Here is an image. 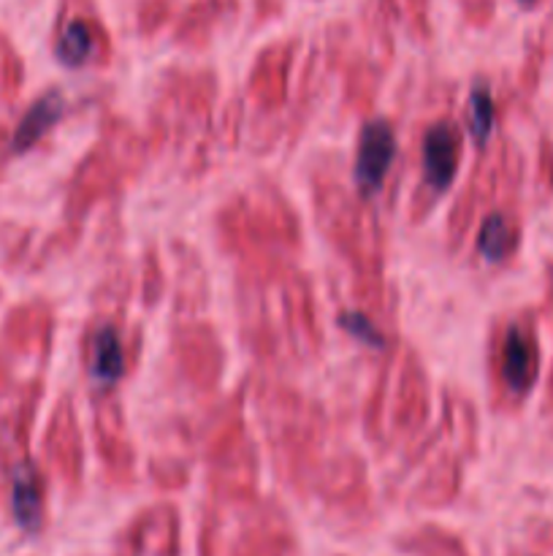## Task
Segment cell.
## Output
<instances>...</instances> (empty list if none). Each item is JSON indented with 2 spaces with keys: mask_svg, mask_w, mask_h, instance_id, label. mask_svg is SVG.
<instances>
[{
  "mask_svg": "<svg viewBox=\"0 0 553 556\" xmlns=\"http://www.w3.org/2000/svg\"><path fill=\"white\" fill-rule=\"evenodd\" d=\"M520 3H537V0H520Z\"/></svg>",
  "mask_w": 553,
  "mask_h": 556,
  "instance_id": "37",
  "label": "cell"
},
{
  "mask_svg": "<svg viewBox=\"0 0 553 556\" xmlns=\"http://www.w3.org/2000/svg\"><path fill=\"white\" fill-rule=\"evenodd\" d=\"M236 293L242 340L260 364H301L318 356L323 345L318 302L296 266L239 269Z\"/></svg>",
  "mask_w": 553,
  "mask_h": 556,
  "instance_id": "1",
  "label": "cell"
},
{
  "mask_svg": "<svg viewBox=\"0 0 553 556\" xmlns=\"http://www.w3.org/2000/svg\"><path fill=\"white\" fill-rule=\"evenodd\" d=\"M529 535L531 543H535L542 554L553 556V521H537V525L531 527Z\"/></svg>",
  "mask_w": 553,
  "mask_h": 556,
  "instance_id": "35",
  "label": "cell"
},
{
  "mask_svg": "<svg viewBox=\"0 0 553 556\" xmlns=\"http://www.w3.org/2000/svg\"><path fill=\"white\" fill-rule=\"evenodd\" d=\"M146 163V141L128 119L108 114L101 123V136L81 161L74 182H70L68 210L79 217L101 201L123 193L141 174Z\"/></svg>",
  "mask_w": 553,
  "mask_h": 556,
  "instance_id": "9",
  "label": "cell"
},
{
  "mask_svg": "<svg viewBox=\"0 0 553 556\" xmlns=\"http://www.w3.org/2000/svg\"><path fill=\"white\" fill-rule=\"evenodd\" d=\"M466 117H470V134L475 139L477 150H486L493 125H497V103H493V92L486 85L472 87Z\"/></svg>",
  "mask_w": 553,
  "mask_h": 556,
  "instance_id": "29",
  "label": "cell"
},
{
  "mask_svg": "<svg viewBox=\"0 0 553 556\" xmlns=\"http://www.w3.org/2000/svg\"><path fill=\"white\" fill-rule=\"evenodd\" d=\"M163 291H166V275H163L160 255L155 248H150V253H144V271H141V299L146 307H155Z\"/></svg>",
  "mask_w": 553,
  "mask_h": 556,
  "instance_id": "31",
  "label": "cell"
},
{
  "mask_svg": "<svg viewBox=\"0 0 553 556\" xmlns=\"http://www.w3.org/2000/svg\"><path fill=\"white\" fill-rule=\"evenodd\" d=\"M339 326H345L350 334H356L358 340L369 342L372 348H385V351H388V348L394 345V342L385 340V334L380 331V326L372 324L366 313H342L339 315Z\"/></svg>",
  "mask_w": 553,
  "mask_h": 556,
  "instance_id": "32",
  "label": "cell"
},
{
  "mask_svg": "<svg viewBox=\"0 0 553 556\" xmlns=\"http://www.w3.org/2000/svg\"><path fill=\"white\" fill-rule=\"evenodd\" d=\"M215 101V71H171L163 79L155 103H152V150L184 152V147H190V168L198 172L206 161V141L211 136Z\"/></svg>",
  "mask_w": 553,
  "mask_h": 556,
  "instance_id": "7",
  "label": "cell"
},
{
  "mask_svg": "<svg viewBox=\"0 0 553 556\" xmlns=\"http://www.w3.org/2000/svg\"><path fill=\"white\" fill-rule=\"evenodd\" d=\"M296 38L269 43L260 49L253 68L247 76V98L263 114H274L285 106L287 92H291V71L296 60Z\"/></svg>",
  "mask_w": 553,
  "mask_h": 556,
  "instance_id": "19",
  "label": "cell"
},
{
  "mask_svg": "<svg viewBox=\"0 0 553 556\" xmlns=\"http://www.w3.org/2000/svg\"><path fill=\"white\" fill-rule=\"evenodd\" d=\"M491 402L502 410H518L540 378V337L531 313L502 320L491 334Z\"/></svg>",
  "mask_w": 553,
  "mask_h": 556,
  "instance_id": "10",
  "label": "cell"
},
{
  "mask_svg": "<svg viewBox=\"0 0 553 556\" xmlns=\"http://www.w3.org/2000/svg\"><path fill=\"white\" fill-rule=\"evenodd\" d=\"M228 556H296V532L285 510L274 503L258 505Z\"/></svg>",
  "mask_w": 553,
  "mask_h": 556,
  "instance_id": "20",
  "label": "cell"
},
{
  "mask_svg": "<svg viewBox=\"0 0 553 556\" xmlns=\"http://www.w3.org/2000/svg\"><path fill=\"white\" fill-rule=\"evenodd\" d=\"M520 248V220L513 215V204L497 206L488 212L477 231L475 250L486 264H507Z\"/></svg>",
  "mask_w": 553,
  "mask_h": 556,
  "instance_id": "21",
  "label": "cell"
},
{
  "mask_svg": "<svg viewBox=\"0 0 553 556\" xmlns=\"http://www.w3.org/2000/svg\"><path fill=\"white\" fill-rule=\"evenodd\" d=\"M114 52L112 36L92 0H65L54 36V54L68 68L108 65Z\"/></svg>",
  "mask_w": 553,
  "mask_h": 556,
  "instance_id": "14",
  "label": "cell"
},
{
  "mask_svg": "<svg viewBox=\"0 0 553 556\" xmlns=\"http://www.w3.org/2000/svg\"><path fill=\"white\" fill-rule=\"evenodd\" d=\"M204 456L217 505L253 508L258 503V451L244 421V391H236L215 410L204 438Z\"/></svg>",
  "mask_w": 553,
  "mask_h": 556,
  "instance_id": "8",
  "label": "cell"
},
{
  "mask_svg": "<svg viewBox=\"0 0 553 556\" xmlns=\"http://www.w3.org/2000/svg\"><path fill=\"white\" fill-rule=\"evenodd\" d=\"M312 206L325 242L350 266L356 302L366 313L385 315L394 304L385 286V231L377 212L325 166L312 174Z\"/></svg>",
  "mask_w": 553,
  "mask_h": 556,
  "instance_id": "2",
  "label": "cell"
},
{
  "mask_svg": "<svg viewBox=\"0 0 553 556\" xmlns=\"http://www.w3.org/2000/svg\"><path fill=\"white\" fill-rule=\"evenodd\" d=\"M318 494L320 503L345 521H361L372 510V489H369L366 465L356 451L325 454L309 494Z\"/></svg>",
  "mask_w": 553,
  "mask_h": 556,
  "instance_id": "13",
  "label": "cell"
},
{
  "mask_svg": "<svg viewBox=\"0 0 553 556\" xmlns=\"http://www.w3.org/2000/svg\"><path fill=\"white\" fill-rule=\"evenodd\" d=\"M545 407H553V372H551V383H548V400Z\"/></svg>",
  "mask_w": 553,
  "mask_h": 556,
  "instance_id": "36",
  "label": "cell"
},
{
  "mask_svg": "<svg viewBox=\"0 0 553 556\" xmlns=\"http://www.w3.org/2000/svg\"><path fill=\"white\" fill-rule=\"evenodd\" d=\"M173 9H177V0H139L136 25H139L141 36H155V33H160L173 16Z\"/></svg>",
  "mask_w": 553,
  "mask_h": 556,
  "instance_id": "30",
  "label": "cell"
},
{
  "mask_svg": "<svg viewBox=\"0 0 553 556\" xmlns=\"http://www.w3.org/2000/svg\"><path fill=\"white\" fill-rule=\"evenodd\" d=\"M215 231L222 250L239 261V269H274L293 264L301 248V220L291 201L269 179L233 193L217 210Z\"/></svg>",
  "mask_w": 553,
  "mask_h": 556,
  "instance_id": "3",
  "label": "cell"
},
{
  "mask_svg": "<svg viewBox=\"0 0 553 556\" xmlns=\"http://www.w3.org/2000/svg\"><path fill=\"white\" fill-rule=\"evenodd\" d=\"M63 114H65L63 92L57 90L43 92V96L38 98L25 114H22L20 123H16L14 139H11V152L22 155V152L33 150V147H36L38 141H41L43 136H47L49 130L63 119Z\"/></svg>",
  "mask_w": 553,
  "mask_h": 556,
  "instance_id": "24",
  "label": "cell"
},
{
  "mask_svg": "<svg viewBox=\"0 0 553 556\" xmlns=\"http://www.w3.org/2000/svg\"><path fill=\"white\" fill-rule=\"evenodd\" d=\"M92 438L106 478L117 486H133L136 448L130 440L125 410L112 394L92 400Z\"/></svg>",
  "mask_w": 553,
  "mask_h": 556,
  "instance_id": "16",
  "label": "cell"
},
{
  "mask_svg": "<svg viewBox=\"0 0 553 556\" xmlns=\"http://www.w3.org/2000/svg\"><path fill=\"white\" fill-rule=\"evenodd\" d=\"M513 556H529V554H513Z\"/></svg>",
  "mask_w": 553,
  "mask_h": 556,
  "instance_id": "38",
  "label": "cell"
},
{
  "mask_svg": "<svg viewBox=\"0 0 553 556\" xmlns=\"http://www.w3.org/2000/svg\"><path fill=\"white\" fill-rule=\"evenodd\" d=\"M396 152H399V139L394 123L385 117L366 119L358 130L356 163H352V179L361 199L369 201L380 193L396 161Z\"/></svg>",
  "mask_w": 553,
  "mask_h": 556,
  "instance_id": "18",
  "label": "cell"
},
{
  "mask_svg": "<svg viewBox=\"0 0 553 556\" xmlns=\"http://www.w3.org/2000/svg\"><path fill=\"white\" fill-rule=\"evenodd\" d=\"M461 9H464L466 22L483 27L488 25V20L493 16V0H459Z\"/></svg>",
  "mask_w": 553,
  "mask_h": 556,
  "instance_id": "34",
  "label": "cell"
},
{
  "mask_svg": "<svg viewBox=\"0 0 553 556\" xmlns=\"http://www.w3.org/2000/svg\"><path fill=\"white\" fill-rule=\"evenodd\" d=\"M464 157V128L450 114H442L426 125L421 136V182L412 193V220H423L432 206L453 185Z\"/></svg>",
  "mask_w": 553,
  "mask_h": 556,
  "instance_id": "12",
  "label": "cell"
},
{
  "mask_svg": "<svg viewBox=\"0 0 553 556\" xmlns=\"http://www.w3.org/2000/svg\"><path fill=\"white\" fill-rule=\"evenodd\" d=\"M260 427L271 448L276 472L298 494H309L320 462L325 459L323 407L291 386L274 380H258L255 386Z\"/></svg>",
  "mask_w": 553,
  "mask_h": 556,
  "instance_id": "4",
  "label": "cell"
},
{
  "mask_svg": "<svg viewBox=\"0 0 553 556\" xmlns=\"http://www.w3.org/2000/svg\"><path fill=\"white\" fill-rule=\"evenodd\" d=\"M399 548L410 556H472L455 532L439 525H421L399 538Z\"/></svg>",
  "mask_w": 553,
  "mask_h": 556,
  "instance_id": "27",
  "label": "cell"
},
{
  "mask_svg": "<svg viewBox=\"0 0 553 556\" xmlns=\"http://www.w3.org/2000/svg\"><path fill=\"white\" fill-rule=\"evenodd\" d=\"M57 424L52 429V443H54V462H57V470L63 472V478L68 483L79 481L81 472V438L79 427H76L74 407L70 400L63 402V407H57Z\"/></svg>",
  "mask_w": 553,
  "mask_h": 556,
  "instance_id": "26",
  "label": "cell"
},
{
  "mask_svg": "<svg viewBox=\"0 0 553 556\" xmlns=\"http://www.w3.org/2000/svg\"><path fill=\"white\" fill-rule=\"evenodd\" d=\"M173 258H177V309L179 313H198L206 304V271L198 253L184 242H173Z\"/></svg>",
  "mask_w": 553,
  "mask_h": 556,
  "instance_id": "25",
  "label": "cell"
},
{
  "mask_svg": "<svg viewBox=\"0 0 553 556\" xmlns=\"http://www.w3.org/2000/svg\"><path fill=\"white\" fill-rule=\"evenodd\" d=\"M537 193L540 199L553 195V141L548 136L540 139V152H537Z\"/></svg>",
  "mask_w": 553,
  "mask_h": 556,
  "instance_id": "33",
  "label": "cell"
},
{
  "mask_svg": "<svg viewBox=\"0 0 553 556\" xmlns=\"http://www.w3.org/2000/svg\"><path fill=\"white\" fill-rule=\"evenodd\" d=\"M117 556H182V521L173 503L141 510L119 538Z\"/></svg>",
  "mask_w": 553,
  "mask_h": 556,
  "instance_id": "17",
  "label": "cell"
},
{
  "mask_svg": "<svg viewBox=\"0 0 553 556\" xmlns=\"http://www.w3.org/2000/svg\"><path fill=\"white\" fill-rule=\"evenodd\" d=\"M239 0H193L188 9L182 11L177 22V30H173V41L182 43V47L201 49L209 43L211 33L217 30L226 16L236 14Z\"/></svg>",
  "mask_w": 553,
  "mask_h": 556,
  "instance_id": "23",
  "label": "cell"
},
{
  "mask_svg": "<svg viewBox=\"0 0 553 556\" xmlns=\"http://www.w3.org/2000/svg\"><path fill=\"white\" fill-rule=\"evenodd\" d=\"M432 413V391L421 356L410 345H394L385 351L377 380L363 407V427L369 440L380 448L412 440L426 429Z\"/></svg>",
  "mask_w": 553,
  "mask_h": 556,
  "instance_id": "6",
  "label": "cell"
},
{
  "mask_svg": "<svg viewBox=\"0 0 553 556\" xmlns=\"http://www.w3.org/2000/svg\"><path fill=\"white\" fill-rule=\"evenodd\" d=\"M477 448L475 405L459 391L448 389L437 429L415 448L407 462L401 492L423 508H442L453 503L464 481V462Z\"/></svg>",
  "mask_w": 553,
  "mask_h": 556,
  "instance_id": "5",
  "label": "cell"
},
{
  "mask_svg": "<svg viewBox=\"0 0 553 556\" xmlns=\"http://www.w3.org/2000/svg\"><path fill=\"white\" fill-rule=\"evenodd\" d=\"M380 9L390 22H399L415 41L432 38V20H428V0H377Z\"/></svg>",
  "mask_w": 553,
  "mask_h": 556,
  "instance_id": "28",
  "label": "cell"
},
{
  "mask_svg": "<svg viewBox=\"0 0 553 556\" xmlns=\"http://www.w3.org/2000/svg\"><path fill=\"white\" fill-rule=\"evenodd\" d=\"M11 510L16 525L25 532H38L47 516V492L38 467L30 459H22L11 472Z\"/></svg>",
  "mask_w": 553,
  "mask_h": 556,
  "instance_id": "22",
  "label": "cell"
},
{
  "mask_svg": "<svg viewBox=\"0 0 553 556\" xmlns=\"http://www.w3.org/2000/svg\"><path fill=\"white\" fill-rule=\"evenodd\" d=\"M171 356L195 391H215L226 372V348L206 320H179L171 331Z\"/></svg>",
  "mask_w": 553,
  "mask_h": 556,
  "instance_id": "15",
  "label": "cell"
},
{
  "mask_svg": "<svg viewBox=\"0 0 553 556\" xmlns=\"http://www.w3.org/2000/svg\"><path fill=\"white\" fill-rule=\"evenodd\" d=\"M520 188V155L507 139L499 141L491 150H480L475 168L466 179L464 190L455 199L448 217V244L450 250H459L470 233L472 223L477 220L486 206L493 201L515 204Z\"/></svg>",
  "mask_w": 553,
  "mask_h": 556,
  "instance_id": "11",
  "label": "cell"
}]
</instances>
